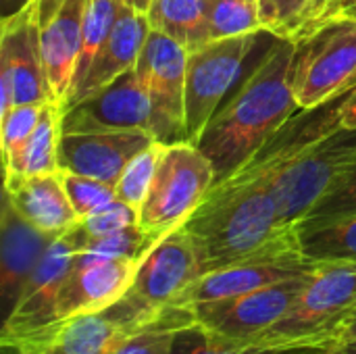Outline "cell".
Returning a JSON list of instances; mask_svg holds the SVG:
<instances>
[{"label":"cell","mask_w":356,"mask_h":354,"mask_svg":"<svg viewBox=\"0 0 356 354\" xmlns=\"http://www.w3.org/2000/svg\"><path fill=\"white\" fill-rule=\"evenodd\" d=\"M317 269H319V265L307 261L302 255L246 261V263L223 267V269H217V271H211V273L198 277L171 305L192 307L198 303L232 298V296L248 294V292L261 290L265 286H271V284H277V282H284L290 277L313 273Z\"/></svg>","instance_id":"17"},{"label":"cell","mask_w":356,"mask_h":354,"mask_svg":"<svg viewBox=\"0 0 356 354\" xmlns=\"http://www.w3.org/2000/svg\"><path fill=\"white\" fill-rule=\"evenodd\" d=\"M332 2H336V0H321V2H319V10H317V17H319V15H321V13L327 8ZM317 17H315V19H317ZM315 19H313V21H315ZM311 25H313V23H311ZM311 25H309V27H311ZM309 27H307V29H309ZM307 29H305V31H307ZM305 31H302V33H305ZM302 33H300V35H302ZM300 35H298V38H300Z\"/></svg>","instance_id":"43"},{"label":"cell","mask_w":356,"mask_h":354,"mask_svg":"<svg viewBox=\"0 0 356 354\" xmlns=\"http://www.w3.org/2000/svg\"><path fill=\"white\" fill-rule=\"evenodd\" d=\"M0 234V294L8 315L42 255L58 236L44 234L27 223L6 194L2 198Z\"/></svg>","instance_id":"19"},{"label":"cell","mask_w":356,"mask_h":354,"mask_svg":"<svg viewBox=\"0 0 356 354\" xmlns=\"http://www.w3.org/2000/svg\"><path fill=\"white\" fill-rule=\"evenodd\" d=\"M213 0H152L146 10L150 29L161 31L194 52L211 42Z\"/></svg>","instance_id":"23"},{"label":"cell","mask_w":356,"mask_h":354,"mask_svg":"<svg viewBox=\"0 0 356 354\" xmlns=\"http://www.w3.org/2000/svg\"><path fill=\"white\" fill-rule=\"evenodd\" d=\"M290 348H267L215 334L198 321L177 330L169 354H284Z\"/></svg>","instance_id":"27"},{"label":"cell","mask_w":356,"mask_h":354,"mask_svg":"<svg viewBox=\"0 0 356 354\" xmlns=\"http://www.w3.org/2000/svg\"><path fill=\"white\" fill-rule=\"evenodd\" d=\"M40 23L33 2L2 19L0 35V115L19 104H46Z\"/></svg>","instance_id":"12"},{"label":"cell","mask_w":356,"mask_h":354,"mask_svg":"<svg viewBox=\"0 0 356 354\" xmlns=\"http://www.w3.org/2000/svg\"><path fill=\"white\" fill-rule=\"evenodd\" d=\"M292 81L300 108L319 106L356 88V19H332L294 40Z\"/></svg>","instance_id":"7"},{"label":"cell","mask_w":356,"mask_h":354,"mask_svg":"<svg viewBox=\"0 0 356 354\" xmlns=\"http://www.w3.org/2000/svg\"><path fill=\"white\" fill-rule=\"evenodd\" d=\"M115 129H144L152 134V104L136 69L63 108L60 115V134Z\"/></svg>","instance_id":"13"},{"label":"cell","mask_w":356,"mask_h":354,"mask_svg":"<svg viewBox=\"0 0 356 354\" xmlns=\"http://www.w3.org/2000/svg\"><path fill=\"white\" fill-rule=\"evenodd\" d=\"M161 142H154L152 146H148L146 150H142L140 154H136L129 165L125 167V171L121 173L115 190H117V198L127 202L129 207H134L136 211L142 209L146 194L150 190V184L154 179L156 167H159V159L163 152Z\"/></svg>","instance_id":"32"},{"label":"cell","mask_w":356,"mask_h":354,"mask_svg":"<svg viewBox=\"0 0 356 354\" xmlns=\"http://www.w3.org/2000/svg\"><path fill=\"white\" fill-rule=\"evenodd\" d=\"M83 223L77 221L60 234L42 255L33 273L29 275L21 296L10 313L4 317L0 344L15 353L50 351L60 328L58 294L73 269L75 255L90 242Z\"/></svg>","instance_id":"4"},{"label":"cell","mask_w":356,"mask_h":354,"mask_svg":"<svg viewBox=\"0 0 356 354\" xmlns=\"http://www.w3.org/2000/svg\"><path fill=\"white\" fill-rule=\"evenodd\" d=\"M67 0H33V6H35V15H38V23H40V29L50 23L56 13L63 8Z\"/></svg>","instance_id":"38"},{"label":"cell","mask_w":356,"mask_h":354,"mask_svg":"<svg viewBox=\"0 0 356 354\" xmlns=\"http://www.w3.org/2000/svg\"><path fill=\"white\" fill-rule=\"evenodd\" d=\"M198 277L200 265L194 244L179 225L140 261L127 294L150 309H163Z\"/></svg>","instance_id":"16"},{"label":"cell","mask_w":356,"mask_h":354,"mask_svg":"<svg viewBox=\"0 0 356 354\" xmlns=\"http://www.w3.org/2000/svg\"><path fill=\"white\" fill-rule=\"evenodd\" d=\"M90 8V0H67L56 17L40 29L42 65L48 88V100L65 108L77 58L83 44V21Z\"/></svg>","instance_id":"18"},{"label":"cell","mask_w":356,"mask_h":354,"mask_svg":"<svg viewBox=\"0 0 356 354\" xmlns=\"http://www.w3.org/2000/svg\"><path fill=\"white\" fill-rule=\"evenodd\" d=\"M121 10H123V4L117 0H90V8H88L86 21H83V44H81L79 58H77L71 94L81 86L94 56L98 54V50L106 42V38H108L115 21L119 19Z\"/></svg>","instance_id":"28"},{"label":"cell","mask_w":356,"mask_h":354,"mask_svg":"<svg viewBox=\"0 0 356 354\" xmlns=\"http://www.w3.org/2000/svg\"><path fill=\"white\" fill-rule=\"evenodd\" d=\"M194 321V311L190 307L167 305L152 325L125 340L113 354H169L173 334Z\"/></svg>","instance_id":"29"},{"label":"cell","mask_w":356,"mask_h":354,"mask_svg":"<svg viewBox=\"0 0 356 354\" xmlns=\"http://www.w3.org/2000/svg\"><path fill=\"white\" fill-rule=\"evenodd\" d=\"M117 2H121L123 6H129V8H134V10L146 13V10L150 8V2H152V0H117Z\"/></svg>","instance_id":"41"},{"label":"cell","mask_w":356,"mask_h":354,"mask_svg":"<svg viewBox=\"0 0 356 354\" xmlns=\"http://www.w3.org/2000/svg\"><path fill=\"white\" fill-rule=\"evenodd\" d=\"M156 240L146 234L140 225L125 227L111 236L90 238V242L75 255V267H88L104 261H142L152 248Z\"/></svg>","instance_id":"26"},{"label":"cell","mask_w":356,"mask_h":354,"mask_svg":"<svg viewBox=\"0 0 356 354\" xmlns=\"http://www.w3.org/2000/svg\"><path fill=\"white\" fill-rule=\"evenodd\" d=\"M60 175H63V184L69 194V200L79 219H86L88 215H92L98 209L106 207L108 202L117 200L115 186H111L106 182L77 175L71 171H60Z\"/></svg>","instance_id":"33"},{"label":"cell","mask_w":356,"mask_h":354,"mask_svg":"<svg viewBox=\"0 0 356 354\" xmlns=\"http://www.w3.org/2000/svg\"><path fill=\"white\" fill-rule=\"evenodd\" d=\"M342 346H344V351H346L348 354H356V338L342 342Z\"/></svg>","instance_id":"45"},{"label":"cell","mask_w":356,"mask_h":354,"mask_svg":"<svg viewBox=\"0 0 356 354\" xmlns=\"http://www.w3.org/2000/svg\"><path fill=\"white\" fill-rule=\"evenodd\" d=\"M44 104H19L0 115V140H2V163L6 165L33 134Z\"/></svg>","instance_id":"35"},{"label":"cell","mask_w":356,"mask_h":354,"mask_svg":"<svg viewBox=\"0 0 356 354\" xmlns=\"http://www.w3.org/2000/svg\"><path fill=\"white\" fill-rule=\"evenodd\" d=\"M353 338H356V315H355V319H353V323H350V328L346 330L344 342H346V340H353Z\"/></svg>","instance_id":"44"},{"label":"cell","mask_w":356,"mask_h":354,"mask_svg":"<svg viewBox=\"0 0 356 354\" xmlns=\"http://www.w3.org/2000/svg\"><path fill=\"white\" fill-rule=\"evenodd\" d=\"M154 142L144 129L60 134L58 169L117 186L129 161Z\"/></svg>","instance_id":"15"},{"label":"cell","mask_w":356,"mask_h":354,"mask_svg":"<svg viewBox=\"0 0 356 354\" xmlns=\"http://www.w3.org/2000/svg\"><path fill=\"white\" fill-rule=\"evenodd\" d=\"M163 309H150L127 292L113 305L65 321L52 354H113L125 340L152 325Z\"/></svg>","instance_id":"14"},{"label":"cell","mask_w":356,"mask_h":354,"mask_svg":"<svg viewBox=\"0 0 356 354\" xmlns=\"http://www.w3.org/2000/svg\"><path fill=\"white\" fill-rule=\"evenodd\" d=\"M33 0H0V6H2V19H8L13 17L15 13L23 10L27 4H31Z\"/></svg>","instance_id":"40"},{"label":"cell","mask_w":356,"mask_h":354,"mask_svg":"<svg viewBox=\"0 0 356 354\" xmlns=\"http://www.w3.org/2000/svg\"><path fill=\"white\" fill-rule=\"evenodd\" d=\"M17 354H52V351H38V353H17Z\"/></svg>","instance_id":"47"},{"label":"cell","mask_w":356,"mask_h":354,"mask_svg":"<svg viewBox=\"0 0 356 354\" xmlns=\"http://www.w3.org/2000/svg\"><path fill=\"white\" fill-rule=\"evenodd\" d=\"M327 348H290L284 354H323Z\"/></svg>","instance_id":"42"},{"label":"cell","mask_w":356,"mask_h":354,"mask_svg":"<svg viewBox=\"0 0 356 354\" xmlns=\"http://www.w3.org/2000/svg\"><path fill=\"white\" fill-rule=\"evenodd\" d=\"M296 42L277 38L215 111L194 146L213 163L215 186L238 171L300 106L292 65Z\"/></svg>","instance_id":"1"},{"label":"cell","mask_w":356,"mask_h":354,"mask_svg":"<svg viewBox=\"0 0 356 354\" xmlns=\"http://www.w3.org/2000/svg\"><path fill=\"white\" fill-rule=\"evenodd\" d=\"M259 0H213L211 2V42L261 31Z\"/></svg>","instance_id":"31"},{"label":"cell","mask_w":356,"mask_h":354,"mask_svg":"<svg viewBox=\"0 0 356 354\" xmlns=\"http://www.w3.org/2000/svg\"><path fill=\"white\" fill-rule=\"evenodd\" d=\"M296 227L307 261L315 265L356 263V215Z\"/></svg>","instance_id":"25"},{"label":"cell","mask_w":356,"mask_h":354,"mask_svg":"<svg viewBox=\"0 0 356 354\" xmlns=\"http://www.w3.org/2000/svg\"><path fill=\"white\" fill-rule=\"evenodd\" d=\"M4 194L17 213L44 234L60 236L79 221L65 190L60 169L46 175L4 179Z\"/></svg>","instance_id":"22"},{"label":"cell","mask_w":356,"mask_h":354,"mask_svg":"<svg viewBox=\"0 0 356 354\" xmlns=\"http://www.w3.org/2000/svg\"><path fill=\"white\" fill-rule=\"evenodd\" d=\"M340 123L346 127H356V88L350 90V94L346 96L342 111H340Z\"/></svg>","instance_id":"39"},{"label":"cell","mask_w":356,"mask_h":354,"mask_svg":"<svg viewBox=\"0 0 356 354\" xmlns=\"http://www.w3.org/2000/svg\"><path fill=\"white\" fill-rule=\"evenodd\" d=\"M356 315V263L319 265L290 311L252 340L267 348H332Z\"/></svg>","instance_id":"3"},{"label":"cell","mask_w":356,"mask_h":354,"mask_svg":"<svg viewBox=\"0 0 356 354\" xmlns=\"http://www.w3.org/2000/svg\"><path fill=\"white\" fill-rule=\"evenodd\" d=\"M338 17H355L356 19V0H336V2H332L315 21H313V25L300 35V38H305V35H309L313 29H317L319 25H323V23H327V21H332V19H338ZM298 38V40H300Z\"/></svg>","instance_id":"37"},{"label":"cell","mask_w":356,"mask_h":354,"mask_svg":"<svg viewBox=\"0 0 356 354\" xmlns=\"http://www.w3.org/2000/svg\"><path fill=\"white\" fill-rule=\"evenodd\" d=\"M348 215H356V165L330 188V192L307 213V217L298 225L330 221Z\"/></svg>","instance_id":"34"},{"label":"cell","mask_w":356,"mask_h":354,"mask_svg":"<svg viewBox=\"0 0 356 354\" xmlns=\"http://www.w3.org/2000/svg\"><path fill=\"white\" fill-rule=\"evenodd\" d=\"M140 219V211H136L134 207H129L123 200H113L106 207L98 209L96 213L88 215L86 219H79L86 227V232L92 238H102V236H111L115 232H121L125 227L138 225Z\"/></svg>","instance_id":"36"},{"label":"cell","mask_w":356,"mask_h":354,"mask_svg":"<svg viewBox=\"0 0 356 354\" xmlns=\"http://www.w3.org/2000/svg\"><path fill=\"white\" fill-rule=\"evenodd\" d=\"M200 277L246 261L302 255L298 227H284L271 190L207 194L184 223Z\"/></svg>","instance_id":"2"},{"label":"cell","mask_w":356,"mask_h":354,"mask_svg":"<svg viewBox=\"0 0 356 354\" xmlns=\"http://www.w3.org/2000/svg\"><path fill=\"white\" fill-rule=\"evenodd\" d=\"M321 0H259L263 29L277 38L298 40L317 17Z\"/></svg>","instance_id":"30"},{"label":"cell","mask_w":356,"mask_h":354,"mask_svg":"<svg viewBox=\"0 0 356 354\" xmlns=\"http://www.w3.org/2000/svg\"><path fill=\"white\" fill-rule=\"evenodd\" d=\"M350 94L344 92L319 106L298 108L238 171L227 179L213 186L209 194H225L238 190H271L282 171L313 142L336 129L340 123V111Z\"/></svg>","instance_id":"9"},{"label":"cell","mask_w":356,"mask_h":354,"mask_svg":"<svg viewBox=\"0 0 356 354\" xmlns=\"http://www.w3.org/2000/svg\"><path fill=\"white\" fill-rule=\"evenodd\" d=\"M63 108L46 102L40 121L21 150L4 165V179L31 177L58 171V140H60Z\"/></svg>","instance_id":"24"},{"label":"cell","mask_w":356,"mask_h":354,"mask_svg":"<svg viewBox=\"0 0 356 354\" xmlns=\"http://www.w3.org/2000/svg\"><path fill=\"white\" fill-rule=\"evenodd\" d=\"M148 33H150V23H148L146 13L123 6V10H121L119 19L115 21L106 42L102 44V48L94 56L81 86L71 94L65 108L75 104L83 96L100 90L102 86L111 83L119 75L136 69Z\"/></svg>","instance_id":"21"},{"label":"cell","mask_w":356,"mask_h":354,"mask_svg":"<svg viewBox=\"0 0 356 354\" xmlns=\"http://www.w3.org/2000/svg\"><path fill=\"white\" fill-rule=\"evenodd\" d=\"M140 261H104L71 269L58 294V317L67 319L100 311L117 303L131 286Z\"/></svg>","instance_id":"20"},{"label":"cell","mask_w":356,"mask_h":354,"mask_svg":"<svg viewBox=\"0 0 356 354\" xmlns=\"http://www.w3.org/2000/svg\"><path fill=\"white\" fill-rule=\"evenodd\" d=\"M315 271L298 277H290L261 290L192 305L194 319L207 330L232 340L250 342L265 330L275 325L307 290Z\"/></svg>","instance_id":"11"},{"label":"cell","mask_w":356,"mask_h":354,"mask_svg":"<svg viewBox=\"0 0 356 354\" xmlns=\"http://www.w3.org/2000/svg\"><path fill=\"white\" fill-rule=\"evenodd\" d=\"M215 186L213 163L190 142L163 146L138 225L161 242L188 221Z\"/></svg>","instance_id":"6"},{"label":"cell","mask_w":356,"mask_h":354,"mask_svg":"<svg viewBox=\"0 0 356 354\" xmlns=\"http://www.w3.org/2000/svg\"><path fill=\"white\" fill-rule=\"evenodd\" d=\"M323 354H348L344 351V346L342 344H336V346H332V348H327Z\"/></svg>","instance_id":"46"},{"label":"cell","mask_w":356,"mask_h":354,"mask_svg":"<svg viewBox=\"0 0 356 354\" xmlns=\"http://www.w3.org/2000/svg\"><path fill=\"white\" fill-rule=\"evenodd\" d=\"M275 40V33L261 29L246 35L213 40L202 48L188 52L186 131L190 144L196 142L215 111L244 79L250 58L265 52Z\"/></svg>","instance_id":"5"},{"label":"cell","mask_w":356,"mask_h":354,"mask_svg":"<svg viewBox=\"0 0 356 354\" xmlns=\"http://www.w3.org/2000/svg\"><path fill=\"white\" fill-rule=\"evenodd\" d=\"M356 165V127L338 125L305 148L275 179L271 194L284 227H296Z\"/></svg>","instance_id":"8"},{"label":"cell","mask_w":356,"mask_h":354,"mask_svg":"<svg viewBox=\"0 0 356 354\" xmlns=\"http://www.w3.org/2000/svg\"><path fill=\"white\" fill-rule=\"evenodd\" d=\"M186 67L188 50L169 35L150 29L136 73L152 104V136L165 146L188 142Z\"/></svg>","instance_id":"10"}]
</instances>
